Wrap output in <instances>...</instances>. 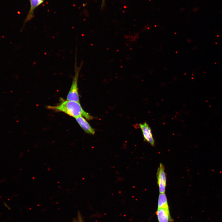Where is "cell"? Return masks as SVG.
<instances>
[{
	"instance_id": "cell-8",
	"label": "cell",
	"mask_w": 222,
	"mask_h": 222,
	"mask_svg": "<svg viewBox=\"0 0 222 222\" xmlns=\"http://www.w3.org/2000/svg\"><path fill=\"white\" fill-rule=\"evenodd\" d=\"M169 208L167 197L165 193H160L158 200V208Z\"/></svg>"
},
{
	"instance_id": "cell-4",
	"label": "cell",
	"mask_w": 222,
	"mask_h": 222,
	"mask_svg": "<svg viewBox=\"0 0 222 222\" xmlns=\"http://www.w3.org/2000/svg\"><path fill=\"white\" fill-rule=\"evenodd\" d=\"M139 126L142 133L144 140L152 146L154 145V140L153 137L151 129L148 125L145 122L140 124Z\"/></svg>"
},
{
	"instance_id": "cell-6",
	"label": "cell",
	"mask_w": 222,
	"mask_h": 222,
	"mask_svg": "<svg viewBox=\"0 0 222 222\" xmlns=\"http://www.w3.org/2000/svg\"><path fill=\"white\" fill-rule=\"evenodd\" d=\"M75 119L80 127L86 133L92 135L94 134L95 133L94 130L82 116L78 117Z\"/></svg>"
},
{
	"instance_id": "cell-5",
	"label": "cell",
	"mask_w": 222,
	"mask_h": 222,
	"mask_svg": "<svg viewBox=\"0 0 222 222\" xmlns=\"http://www.w3.org/2000/svg\"><path fill=\"white\" fill-rule=\"evenodd\" d=\"M156 214L158 222H170L172 220L169 208H158Z\"/></svg>"
},
{
	"instance_id": "cell-3",
	"label": "cell",
	"mask_w": 222,
	"mask_h": 222,
	"mask_svg": "<svg viewBox=\"0 0 222 222\" xmlns=\"http://www.w3.org/2000/svg\"><path fill=\"white\" fill-rule=\"evenodd\" d=\"M157 183L160 193H165L166 185V176L164 167L160 163L157 172Z\"/></svg>"
},
{
	"instance_id": "cell-9",
	"label": "cell",
	"mask_w": 222,
	"mask_h": 222,
	"mask_svg": "<svg viewBox=\"0 0 222 222\" xmlns=\"http://www.w3.org/2000/svg\"><path fill=\"white\" fill-rule=\"evenodd\" d=\"M72 222H84L80 214L79 213L77 218L73 220Z\"/></svg>"
},
{
	"instance_id": "cell-7",
	"label": "cell",
	"mask_w": 222,
	"mask_h": 222,
	"mask_svg": "<svg viewBox=\"0 0 222 222\" xmlns=\"http://www.w3.org/2000/svg\"><path fill=\"white\" fill-rule=\"evenodd\" d=\"M30 9L25 20L24 23L29 21L34 17V12L35 9L42 4L44 0H30Z\"/></svg>"
},
{
	"instance_id": "cell-1",
	"label": "cell",
	"mask_w": 222,
	"mask_h": 222,
	"mask_svg": "<svg viewBox=\"0 0 222 222\" xmlns=\"http://www.w3.org/2000/svg\"><path fill=\"white\" fill-rule=\"evenodd\" d=\"M47 108L56 112H61L75 118L82 116L88 120L93 119V117L85 112L82 108L79 102L64 100L55 106H48Z\"/></svg>"
},
{
	"instance_id": "cell-2",
	"label": "cell",
	"mask_w": 222,
	"mask_h": 222,
	"mask_svg": "<svg viewBox=\"0 0 222 222\" xmlns=\"http://www.w3.org/2000/svg\"><path fill=\"white\" fill-rule=\"evenodd\" d=\"M77 50L75 54L74 66V75L73 76L71 86L67 97V100L79 102V97L78 88V80L79 73L83 64L82 62L79 66L77 64Z\"/></svg>"
}]
</instances>
